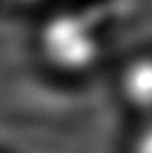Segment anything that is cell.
Masks as SVG:
<instances>
[{
    "instance_id": "4",
    "label": "cell",
    "mask_w": 152,
    "mask_h": 153,
    "mask_svg": "<svg viewBox=\"0 0 152 153\" xmlns=\"http://www.w3.org/2000/svg\"><path fill=\"white\" fill-rule=\"evenodd\" d=\"M11 2H19V4H28V2H34V0H11Z\"/></svg>"
},
{
    "instance_id": "2",
    "label": "cell",
    "mask_w": 152,
    "mask_h": 153,
    "mask_svg": "<svg viewBox=\"0 0 152 153\" xmlns=\"http://www.w3.org/2000/svg\"><path fill=\"white\" fill-rule=\"evenodd\" d=\"M120 91L132 108L152 116V56H141L126 65Z\"/></svg>"
},
{
    "instance_id": "1",
    "label": "cell",
    "mask_w": 152,
    "mask_h": 153,
    "mask_svg": "<svg viewBox=\"0 0 152 153\" xmlns=\"http://www.w3.org/2000/svg\"><path fill=\"white\" fill-rule=\"evenodd\" d=\"M38 39L43 58L64 73L90 69L103 49V34L96 17L81 10H62L49 15Z\"/></svg>"
},
{
    "instance_id": "3",
    "label": "cell",
    "mask_w": 152,
    "mask_h": 153,
    "mask_svg": "<svg viewBox=\"0 0 152 153\" xmlns=\"http://www.w3.org/2000/svg\"><path fill=\"white\" fill-rule=\"evenodd\" d=\"M133 153H152V121L139 133L133 144Z\"/></svg>"
}]
</instances>
